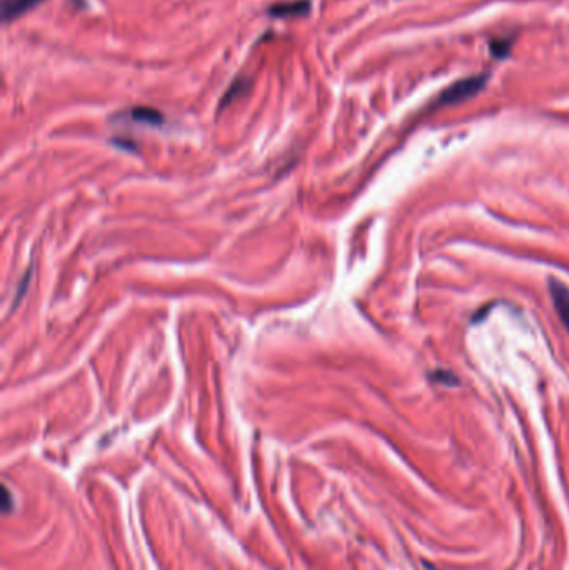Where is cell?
Listing matches in <instances>:
<instances>
[{
	"label": "cell",
	"mask_w": 569,
	"mask_h": 570,
	"mask_svg": "<svg viewBox=\"0 0 569 570\" xmlns=\"http://www.w3.org/2000/svg\"><path fill=\"white\" fill-rule=\"evenodd\" d=\"M130 117H132V120L144 122L149 125H160L164 122L162 114L159 110L150 109V107H135L130 110Z\"/></svg>",
	"instance_id": "5b68a950"
},
{
	"label": "cell",
	"mask_w": 569,
	"mask_h": 570,
	"mask_svg": "<svg viewBox=\"0 0 569 570\" xmlns=\"http://www.w3.org/2000/svg\"><path fill=\"white\" fill-rule=\"evenodd\" d=\"M310 11L309 0H289V2H277L267 9L271 17L286 19V17H304Z\"/></svg>",
	"instance_id": "277c9868"
},
{
	"label": "cell",
	"mask_w": 569,
	"mask_h": 570,
	"mask_svg": "<svg viewBox=\"0 0 569 570\" xmlns=\"http://www.w3.org/2000/svg\"><path fill=\"white\" fill-rule=\"evenodd\" d=\"M549 292H551L554 309L569 332V289L559 280L549 279Z\"/></svg>",
	"instance_id": "7a4b0ae2"
},
{
	"label": "cell",
	"mask_w": 569,
	"mask_h": 570,
	"mask_svg": "<svg viewBox=\"0 0 569 570\" xmlns=\"http://www.w3.org/2000/svg\"><path fill=\"white\" fill-rule=\"evenodd\" d=\"M432 379H434V382L442 384V386H458L459 384L458 377L452 375L451 372H447V370H436V372L432 374Z\"/></svg>",
	"instance_id": "ba28073f"
},
{
	"label": "cell",
	"mask_w": 569,
	"mask_h": 570,
	"mask_svg": "<svg viewBox=\"0 0 569 570\" xmlns=\"http://www.w3.org/2000/svg\"><path fill=\"white\" fill-rule=\"evenodd\" d=\"M489 75L488 74H479V75H471L466 77V79L456 80L454 84L447 87L437 97L434 104L437 107L442 105H454L459 104V102H464L471 99V97L478 95L481 90L484 89L486 82H488Z\"/></svg>",
	"instance_id": "6da1fadb"
},
{
	"label": "cell",
	"mask_w": 569,
	"mask_h": 570,
	"mask_svg": "<svg viewBox=\"0 0 569 570\" xmlns=\"http://www.w3.org/2000/svg\"><path fill=\"white\" fill-rule=\"evenodd\" d=\"M247 89H249V80L237 79V80L232 82V85L229 87V89H227V92L222 97L221 109H224V107H227L229 104H232V102H234L237 97H241L242 94H244Z\"/></svg>",
	"instance_id": "8992f818"
},
{
	"label": "cell",
	"mask_w": 569,
	"mask_h": 570,
	"mask_svg": "<svg viewBox=\"0 0 569 570\" xmlns=\"http://www.w3.org/2000/svg\"><path fill=\"white\" fill-rule=\"evenodd\" d=\"M42 2H46V0H2V9H0V12H2L4 26L17 21L19 17L26 16L27 12H31L32 9L41 6Z\"/></svg>",
	"instance_id": "3957f363"
},
{
	"label": "cell",
	"mask_w": 569,
	"mask_h": 570,
	"mask_svg": "<svg viewBox=\"0 0 569 570\" xmlns=\"http://www.w3.org/2000/svg\"><path fill=\"white\" fill-rule=\"evenodd\" d=\"M511 47H513V41H511V38H493V41L489 42V51L496 58L508 57Z\"/></svg>",
	"instance_id": "52a82bcc"
}]
</instances>
